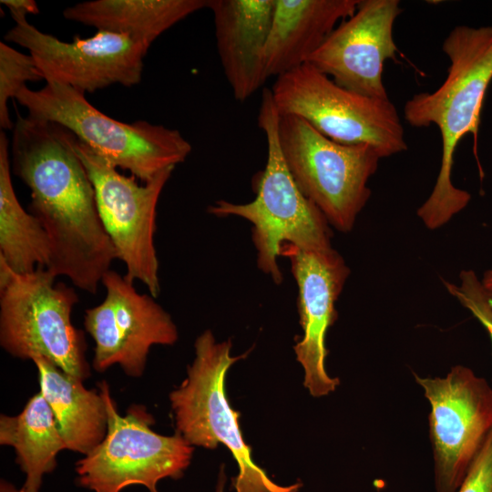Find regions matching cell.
<instances>
[{"label":"cell","instance_id":"obj_17","mask_svg":"<svg viewBox=\"0 0 492 492\" xmlns=\"http://www.w3.org/2000/svg\"><path fill=\"white\" fill-rule=\"evenodd\" d=\"M360 0H275L264 52L267 78L308 62L339 24L352 16Z\"/></svg>","mask_w":492,"mask_h":492},{"label":"cell","instance_id":"obj_22","mask_svg":"<svg viewBox=\"0 0 492 492\" xmlns=\"http://www.w3.org/2000/svg\"><path fill=\"white\" fill-rule=\"evenodd\" d=\"M43 79L36 63L30 54H24L5 42H0V126L13 129L7 108L10 98H15L27 81Z\"/></svg>","mask_w":492,"mask_h":492},{"label":"cell","instance_id":"obj_13","mask_svg":"<svg viewBox=\"0 0 492 492\" xmlns=\"http://www.w3.org/2000/svg\"><path fill=\"white\" fill-rule=\"evenodd\" d=\"M5 41L26 48L46 83H57L85 94L114 84L140 82L149 46L126 35L97 31L71 42L44 33L28 23L15 24Z\"/></svg>","mask_w":492,"mask_h":492},{"label":"cell","instance_id":"obj_2","mask_svg":"<svg viewBox=\"0 0 492 492\" xmlns=\"http://www.w3.org/2000/svg\"><path fill=\"white\" fill-rule=\"evenodd\" d=\"M442 49L450 62L445 81L433 92L415 94L404 108L405 119L412 127L436 125L441 134L436 182L417 210L430 230L447 223L471 199L452 182L454 154L466 134L477 140L484 97L492 80V26H457L445 38Z\"/></svg>","mask_w":492,"mask_h":492},{"label":"cell","instance_id":"obj_11","mask_svg":"<svg viewBox=\"0 0 492 492\" xmlns=\"http://www.w3.org/2000/svg\"><path fill=\"white\" fill-rule=\"evenodd\" d=\"M430 405L436 492H456L492 429V388L464 365L444 377L415 374Z\"/></svg>","mask_w":492,"mask_h":492},{"label":"cell","instance_id":"obj_3","mask_svg":"<svg viewBox=\"0 0 492 492\" xmlns=\"http://www.w3.org/2000/svg\"><path fill=\"white\" fill-rule=\"evenodd\" d=\"M280 115L271 89L262 92L258 125L267 142V161L256 179V197L248 203L224 200L209 206L216 217L236 216L252 224L257 266L279 284L282 273L277 259L284 243L309 251L333 249L329 222L298 188L284 161L278 138Z\"/></svg>","mask_w":492,"mask_h":492},{"label":"cell","instance_id":"obj_4","mask_svg":"<svg viewBox=\"0 0 492 492\" xmlns=\"http://www.w3.org/2000/svg\"><path fill=\"white\" fill-rule=\"evenodd\" d=\"M28 116L58 123L117 169L147 183L183 162L191 145L174 128L145 120L124 123L92 106L71 87L46 83L38 89L23 87L15 97Z\"/></svg>","mask_w":492,"mask_h":492},{"label":"cell","instance_id":"obj_9","mask_svg":"<svg viewBox=\"0 0 492 492\" xmlns=\"http://www.w3.org/2000/svg\"><path fill=\"white\" fill-rule=\"evenodd\" d=\"M271 93L279 115L299 117L333 141L370 145L381 158L407 149L403 125L389 98L348 90L310 63L277 77Z\"/></svg>","mask_w":492,"mask_h":492},{"label":"cell","instance_id":"obj_6","mask_svg":"<svg viewBox=\"0 0 492 492\" xmlns=\"http://www.w3.org/2000/svg\"><path fill=\"white\" fill-rule=\"evenodd\" d=\"M194 351L187 377L169 393L176 432L191 446L214 449L222 444L230 450L239 468L232 479L235 492H298L301 481L281 486L253 461L241 431L240 414L227 398V372L247 354L232 356L231 342H218L210 330L197 337Z\"/></svg>","mask_w":492,"mask_h":492},{"label":"cell","instance_id":"obj_21","mask_svg":"<svg viewBox=\"0 0 492 492\" xmlns=\"http://www.w3.org/2000/svg\"><path fill=\"white\" fill-rule=\"evenodd\" d=\"M8 139L0 134V260L15 273L47 268L52 249L44 227L20 204L11 179Z\"/></svg>","mask_w":492,"mask_h":492},{"label":"cell","instance_id":"obj_8","mask_svg":"<svg viewBox=\"0 0 492 492\" xmlns=\"http://www.w3.org/2000/svg\"><path fill=\"white\" fill-rule=\"evenodd\" d=\"M278 138L286 166L302 194L330 225L349 232L371 196L367 186L381 158L367 144L330 139L304 119L280 115Z\"/></svg>","mask_w":492,"mask_h":492},{"label":"cell","instance_id":"obj_5","mask_svg":"<svg viewBox=\"0 0 492 492\" xmlns=\"http://www.w3.org/2000/svg\"><path fill=\"white\" fill-rule=\"evenodd\" d=\"M46 268L18 274L0 260V345L23 360L40 356L85 381L90 376L84 333L72 323L73 287Z\"/></svg>","mask_w":492,"mask_h":492},{"label":"cell","instance_id":"obj_12","mask_svg":"<svg viewBox=\"0 0 492 492\" xmlns=\"http://www.w3.org/2000/svg\"><path fill=\"white\" fill-rule=\"evenodd\" d=\"M106 294L84 315V327L95 343L92 367L103 373L118 365L131 377L142 376L153 345H173L179 332L170 314L150 294L114 270L102 278Z\"/></svg>","mask_w":492,"mask_h":492},{"label":"cell","instance_id":"obj_26","mask_svg":"<svg viewBox=\"0 0 492 492\" xmlns=\"http://www.w3.org/2000/svg\"><path fill=\"white\" fill-rule=\"evenodd\" d=\"M480 282L492 309V268L485 272Z\"/></svg>","mask_w":492,"mask_h":492},{"label":"cell","instance_id":"obj_20","mask_svg":"<svg viewBox=\"0 0 492 492\" xmlns=\"http://www.w3.org/2000/svg\"><path fill=\"white\" fill-rule=\"evenodd\" d=\"M0 444L14 448L15 462L25 475L23 492H39L44 477L57 466L67 449L53 412L39 391L15 415H0Z\"/></svg>","mask_w":492,"mask_h":492},{"label":"cell","instance_id":"obj_10","mask_svg":"<svg viewBox=\"0 0 492 492\" xmlns=\"http://www.w3.org/2000/svg\"><path fill=\"white\" fill-rule=\"evenodd\" d=\"M79 155L96 195L97 211L117 259L126 266V278L138 281L156 298L160 292L159 263L154 243L157 206L174 168L138 184L77 138Z\"/></svg>","mask_w":492,"mask_h":492},{"label":"cell","instance_id":"obj_23","mask_svg":"<svg viewBox=\"0 0 492 492\" xmlns=\"http://www.w3.org/2000/svg\"><path fill=\"white\" fill-rule=\"evenodd\" d=\"M459 278V285L444 282L446 290L481 323L492 342V309L480 280L471 270L462 271Z\"/></svg>","mask_w":492,"mask_h":492},{"label":"cell","instance_id":"obj_18","mask_svg":"<svg viewBox=\"0 0 492 492\" xmlns=\"http://www.w3.org/2000/svg\"><path fill=\"white\" fill-rule=\"evenodd\" d=\"M32 361L37 368L40 392L53 412L67 449L86 456L108 431V411L101 393L86 388L83 380L43 357Z\"/></svg>","mask_w":492,"mask_h":492},{"label":"cell","instance_id":"obj_24","mask_svg":"<svg viewBox=\"0 0 492 492\" xmlns=\"http://www.w3.org/2000/svg\"><path fill=\"white\" fill-rule=\"evenodd\" d=\"M456 492H492V429Z\"/></svg>","mask_w":492,"mask_h":492},{"label":"cell","instance_id":"obj_14","mask_svg":"<svg viewBox=\"0 0 492 492\" xmlns=\"http://www.w3.org/2000/svg\"><path fill=\"white\" fill-rule=\"evenodd\" d=\"M401 12L398 0H360L354 14L337 26L307 63L348 90L388 99L383 69L397 51L393 29Z\"/></svg>","mask_w":492,"mask_h":492},{"label":"cell","instance_id":"obj_1","mask_svg":"<svg viewBox=\"0 0 492 492\" xmlns=\"http://www.w3.org/2000/svg\"><path fill=\"white\" fill-rule=\"evenodd\" d=\"M12 130L11 170L30 190L28 211L49 237L46 269L95 294L117 254L77 152V137L58 123L18 113Z\"/></svg>","mask_w":492,"mask_h":492},{"label":"cell","instance_id":"obj_27","mask_svg":"<svg viewBox=\"0 0 492 492\" xmlns=\"http://www.w3.org/2000/svg\"><path fill=\"white\" fill-rule=\"evenodd\" d=\"M227 477L225 473V466L221 465L218 475L217 484L214 492H224Z\"/></svg>","mask_w":492,"mask_h":492},{"label":"cell","instance_id":"obj_15","mask_svg":"<svg viewBox=\"0 0 492 492\" xmlns=\"http://www.w3.org/2000/svg\"><path fill=\"white\" fill-rule=\"evenodd\" d=\"M280 256L290 260L298 287V310L302 338L293 349L304 371L303 385L314 397L327 395L340 384L325 368L326 333L336 318L335 302L350 274L343 257L333 248L309 251L284 243Z\"/></svg>","mask_w":492,"mask_h":492},{"label":"cell","instance_id":"obj_25","mask_svg":"<svg viewBox=\"0 0 492 492\" xmlns=\"http://www.w3.org/2000/svg\"><path fill=\"white\" fill-rule=\"evenodd\" d=\"M1 4L8 8L15 24L27 21V15L40 12L35 0H1Z\"/></svg>","mask_w":492,"mask_h":492},{"label":"cell","instance_id":"obj_7","mask_svg":"<svg viewBox=\"0 0 492 492\" xmlns=\"http://www.w3.org/2000/svg\"><path fill=\"white\" fill-rule=\"evenodd\" d=\"M108 411L103 440L76 463L77 484L90 492H122L138 485L159 492L165 478L179 479L189 467L191 446L180 434L163 436L153 431L154 418L142 405L118 411L107 381L98 384Z\"/></svg>","mask_w":492,"mask_h":492},{"label":"cell","instance_id":"obj_16","mask_svg":"<svg viewBox=\"0 0 492 492\" xmlns=\"http://www.w3.org/2000/svg\"><path fill=\"white\" fill-rule=\"evenodd\" d=\"M216 46L236 100L245 101L268 79L264 52L275 0H209Z\"/></svg>","mask_w":492,"mask_h":492},{"label":"cell","instance_id":"obj_19","mask_svg":"<svg viewBox=\"0 0 492 492\" xmlns=\"http://www.w3.org/2000/svg\"><path fill=\"white\" fill-rule=\"evenodd\" d=\"M208 4L209 0H92L67 7L63 15L150 47L162 33Z\"/></svg>","mask_w":492,"mask_h":492},{"label":"cell","instance_id":"obj_28","mask_svg":"<svg viewBox=\"0 0 492 492\" xmlns=\"http://www.w3.org/2000/svg\"><path fill=\"white\" fill-rule=\"evenodd\" d=\"M0 492H23L22 488H17L15 485L5 479L0 482Z\"/></svg>","mask_w":492,"mask_h":492}]
</instances>
